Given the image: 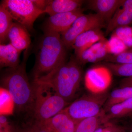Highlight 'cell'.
Segmentation results:
<instances>
[{"instance_id":"1","label":"cell","mask_w":132,"mask_h":132,"mask_svg":"<svg viewBox=\"0 0 132 132\" xmlns=\"http://www.w3.org/2000/svg\"><path fill=\"white\" fill-rule=\"evenodd\" d=\"M34 69V80L46 75L66 61V48L59 33L44 32Z\"/></svg>"},{"instance_id":"2","label":"cell","mask_w":132,"mask_h":132,"mask_svg":"<svg viewBox=\"0 0 132 132\" xmlns=\"http://www.w3.org/2000/svg\"><path fill=\"white\" fill-rule=\"evenodd\" d=\"M26 54L23 62L15 68H8L2 76V87L11 95L15 108L19 112L32 111L34 104L33 86L29 81L26 70Z\"/></svg>"},{"instance_id":"3","label":"cell","mask_w":132,"mask_h":132,"mask_svg":"<svg viewBox=\"0 0 132 132\" xmlns=\"http://www.w3.org/2000/svg\"><path fill=\"white\" fill-rule=\"evenodd\" d=\"M81 65L76 59H71L48 74L34 80L48 83L67 102L73 98L82 76Z\"/></svg>"},{"instance_id":"4","label":"cell","mask_w":132,"mask_h":132,"mask_svg":"<svg viewBox=\"0 0 132 132\" xmlns=\"http://www.w3.org/2000/svg\"><path fill=\"white\" fill-rule=\"evenodd\" d=\"M32 112L35 120L43 121L52 118L66 108L68 102L51 85L34 80Z\"/></svg>"},{"instance_id":"5","label":"cell","mask_w":132,"mask_h":132,"mask_svg":"<svg viewBox=\"0 0 132 132\" xmlns=\"http://www.w3.org/2000/svg\"><path fill=\"white\" fill-rule=\"evenodd\" d=\"M109 93H90L76 100L64 109L75 123L78 124L86 118L100 113L103 109Z\"/></svg>"},{"instance_id":"6","label":"cell","mask_w":132,"mask_h":132,"mask_svg":"<svg viewBox=\"0 0 132 132\" xmlns=\"http://www.w3.org/2000/svg\"><path fill=\"white\" fill-rule=\"evenodd\" d=\"M13 20L31 31L34 23L44 11L38 8L31 0H5L1 3Z\"/></svg>"},{"instance_id":"7","label":"cell","mask_w":132,"mask_h":132,"mask_svg":"<svg viewBox=\"0 0 132 132\" xmlns=\"http://www.w3.org/2000/svg\"><path fill=\"white\" fill-rule=\"evenodd\" d=\"M104 27H106V22L97 14H83L75 20L67 30L62 33V40L66 48H70L76 39L82 33Z\"/></svg>"},{"instance_id":"8","label":"cell","mask_w":132,"mask_h":132,"mask_svg":"<svg viewBox=\"0 0 132 132\" xmlns=\"http://www.w3.org/2000/svg\"><path fill=\"white\" fill-rule=\"evenodd\" d=\"M112 81V73L106 67L98 66L88 69L85 76V85L92 93L106 92Z\"/></svg>"},{"instance_id":"9","label":"cell","mask_w":132,"mask_h":132,"mask_svg":"<svg viewBox=\"0 0 132 132\" xmlns=\"http://www.w3.org/2000/svg\"><path fill=\"white\" fill-rule=\"evenodd\" d=\"M83 11L80 8L72 12L50 16L43 26L44 32L61 34L67 30L78 17L83 14Z\"/></svg>"},{"instance_id":"10","label":"cell","mask_w":132,"mask_h":132,"mask_svg":"<svg viewBox=\"0 0 132 132\" xmlns=\"http://www.w3.org/2000/svg\"><path fill=\"white\" fill-rule=\"evenodd\" d=\"M109 55L108 40L105 39L93 45L76 59L80 65H84L104 61Z\"/></svg>"},{"instance_id":"11","label":"cell","mask_w":132,"mask_h":132,"mask_svg":"<svg viewBox=\"0 0 132 132\" xmlns=\"http://www.w3.org/2000/svg\"><path fill=\"white\" fill-rule=\"evenodd\" d=\"M40 122L50 132H75L77 125L64 109L52 118Z\"/></svg>"},{"instance_id":"12","label":"cell","mask_w":132,"mask_h":132,"mask_svg":"<svg viewBox=\"0 0 132 132\" xmlns=\"http://www.w3.org/2000/svg\"><path fill=\"white\" fill-rule=\"evenodd\" d=\"M124 1L125 0H90L87 1L88 7L108 23Z\"/></svg>"},{"instance_id":"13","label":"cell","mask_w":132,"mask_h":132,"mask_svg":"<svg viewBox=\"0 0 132 132\" xmlns=\"http://www.w3.org/2000/svg\"><path fill=\"white\" fill-rule=\"evenodd\" d=\"M105 38L101 29H95L82 33L76 39L72 48L74 50L76 59L84 51Z\"/></svg>"},{"instance_id":"14","label":"cell","mask_w":132,"mask_h":132,"mask_svg":"<svg viewBox=\"0 0 132 132\" xmlns=\"http://www.w3.org/2000/svg\"><path fill=\"white\" fill-rule=\"evenodd\" d=\"M10 43L20 51L28 49L31 43L27 29L17 22H13L8 36Z\"/></svg>"},{"instance_id":"15","label":"cell","mask_w":132,"mask_h":132,"mask_svg":"<svg viewBox=\"0 0 132 132\" xmlns=\"http://www.w3.org/2000/svg\"><path fill=\"white\" fill-rule=\"evenodd\" d=\"M132 22V5L129 6L122 5L108 23L105 34L108 35L116 29L128 26Z\"/></svg>"},{"instance_id":"16","label":"cell","mask_w":132,"mask_h":132,"mask_svg":"<svg viewBox=\"0 0 132 132\" xmlns=\"http://www.w3.org/2000/svg\"><path fill=\"white\" fill-rule=\"evenodd\" d=\"M85 2L82 0H53L48 1L44 12L50 16L72 12L80 8Z\"/></svg>"},{"instance_id":"17","label":"cell","mask_w":132,"mask_h":132,"mask_svg":"<svg viewBox=\"0 0 132 132\" xmlns=\"http://www.w3.org/2000/svg\"><path fill=\"white\" fill-rule=\"evenodd\" d=\"M19 51L10 43L0 45V65L1 68H15L20 65Z\"/></svg>"},{"instance_id":"18","label":"cell","mask_w":132,"mask_h":132,"mask_svg":"<svg viewBox=\"0 0 132 132\" xmlns=\"http://www.w3.org/2000/svg\"><path fill=\"white\" fill-rule=\"evenodd\" d=\"M110 121L104 109L97 115L85 119L77 124L75 132H94L102 125Z\"/></svg>"},{"instance_id":"19","label":"cell","mask_w":132,"mask_h":132,"mask_svg":"<svg viewBox=\"0 0 132 132\" xmlns=\"http://www.w3.org/2000/svg\"><path fill=\"white\" fill-rule=\"evenodd\" d=\"M132 98V87L121 86L114 90L109 94L108 98L104 109L106 111L114 104L120 103L127 100Z\"/></svg>"},{"instance_id":"20","label":"cell","mask_w":132,"mask_h":132,"mask_svg":"<svg viewBox=\"0 0 132 132\" xmlns=\"http://www.w3.org/2000/svg\"><path fill=\"white\" fill-rule=\"evenodd\" d=\"M105 111L109 121L114 118H125L131 115L132 98L114 104Z\"/></svg>"},{"instance_id":"21","label":"cell","mask_w":132,"mask_h":132,"mask_svg":"<svg viewBox=\"0 0 132 132\" xmlns=\"http://www.w3.org/2000/svg\"><path fill=\"white\" fill-rule=\"evenodd\" d=\"M13 19L10 14L2 5L0 6V42L3 44L7 39L9 32L12 24Z\"/></svg>"},{"instance_id":"22","label":"cell","mask_w":132,"mask_h":132,"mask_svg":"<svg viewBox=\"0 0 132 132\" xmlns=\"http://www.w3.org/2000/svg\"><path fill=\"white\" fill-rule=\"evenodd\" d=\"M15 108V103L9 91L2 87L0 88V114L12 115Z\"/></svg>"},{"instance_id":"23","label":"cell","mask_w":132,"mask_h":132,"mask_svg":"<svg viewBox=\"0 0 132 132\" xmlns=\"http://www.w3.org/2000/svg\"><path fill=\"white\" fill-rule=\"evenodd\" d=\"M105 67L116 76L127 78L132 77V64L106 62Z\"/></svg>"},{"instance_id":"24","label":"cell","mask_w":132,"mask_h":132,"mask_svg":"<svg viewBox=\"0 0 132 132\" xmlns=\"http://www.w3.org/2000/svg\"><path fill=\"white\" fill-rule=\"evenodd\" d=\"M113 32L128 48L132 47V27L129 26L121 27L116 29Z\"/></svg>"},{"instance_id":"25","label":"cell","mask_w":132,"mask_h":132,"mask_svg":"<svg viewBox=\"0 0 132 132\" xmlns=\"http://www.w3.org/2000/svg\"><path fill=\"white\" fill-rule=\"evenodd\" d=\"M105 62L132 64V48L117 55H109L104 60Z\"/></svg>"},{"instance_id":"26","label":"cell","mask_w":132,"mask_h":132,"mask_svg":"<svg viewBox=\"0 0 132 132\" xmlns=\"http://www.w3.org/2000/svg\"><path fill=\"white\" fill-rule=\"evenodd\" d=\"M108 45L111 55L119 54L128 49L125 43L113 34L108 40Z\"/></svg>"},{"instance_id":"27","label":"cell","mask_w":132,"mask_h":132,"mask_svg":"<svg viewBox=\"0 0 132 132\" xmlns=\"http://www.w3.org/2000/svg\"><path fill=\"white\" fill-rule=\"evenodd\" d=\"M19 132H50L41 122L35 120L34 123L24 127Z\"/></svg>"},{"instance_id":"28","label":"cell","mask_w":132,"mask_h":132,"mask_svg":"<svg viewBox=\"0 0 132 132\" xmlns=\"http://www.w3.org/2000/svg\"><path fill=\"white\" fill-rule=\"evenodd\" d=\"M125 129L124 127L109 121L102 125L94 132H120Z\"/></svg>"},{"instance_id":"29","label":"cell","mask_w":132,"mask_h":132,"mask_svg":"<svg viewBox=\"0 0 132 132\" xmlns=\"http://www.w3.org/2000/svg\"><path fill=\"white\" fill-rule=\"evenodd\" d=\"M35 5L43 11L44 10L46 7L49 1H44V0H34L32 1Z\"/></svg>"},{"instance_id":"30","label":"cell","mask_w":132,"mask_h":132,"mask_svg":"<svg viewBox=\"0 0 132 132\" xmlns=\"http://www.w3.org/2000/svg\"><path fill=\"white\" fill-rule=\"evenodd\" d=\"M11 127L5 115L0 116V128Z\"/></svg>"},{"instance_id":"31","label":"cell","mask_w":132,"mask_h":132,"mask_svg":"<svg viewBox=\"0 0 132 132\" xmlns=\"http://www.w3.org/2000/svg\"><path fill=\"white\" fill-rule=\"evenodd\" d=\"M121 86L132 87V77L125 78L122 80Z\"/></svg>"},{"instance_id":"32","label":"cell","mask_w":132,"mask_h":132,"mask_svg":"<svg viewBox=\"0 0 132 132\" xmlns=\"http://www.w3.org/2000/svg\"><path fill=\"white\" fill-rule=\"evenodd\" d=\"M0 132H13L12 131V128H0Z\"/></svg>"},{"instance_id":"33","label":"cell","mask_w":132,"mask_h":132,"mask_svg":"<svg viewBox=\"0 0 132 132\" xmlns=\"http://www.w3.org/2000/svg\"><path fill=\"white\" fill-rule=\"evenodd\" d=\"M130 132H132V125H131L130 128Z\"/></svg>"},{"instance_id":"34","label":"cell","mask_w":132,"mask_h":132,"mask_svg":"<svg viewBox=\"0 0 132 132\" xmlns=\"http://www.w3.org/2000/svg\"><path fill=\"white\" fill-rule=\"evenodd\" d=\"M120 132H127L126 131V129H125V130H123V131H121Z\"/></svg>"}]
</instances>
